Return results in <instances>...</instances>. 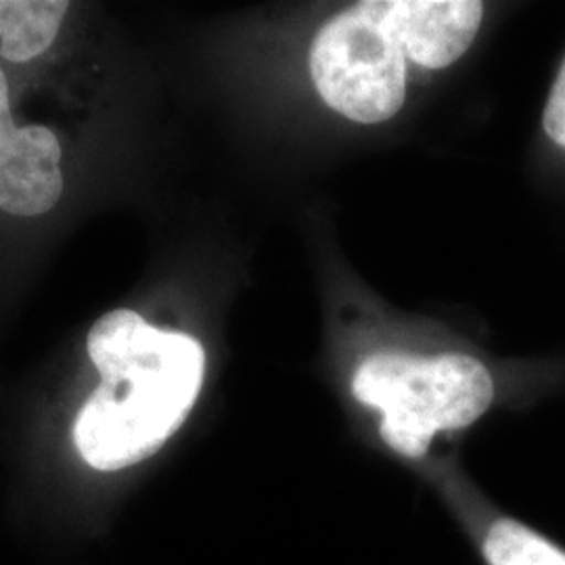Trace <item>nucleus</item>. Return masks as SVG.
<instances>
[{
    "label": "nucleus",
    "mask_w": 565,
    "mask_h": 565,
    "mask_svg": "<svg viewBox=\"0 0 565 565\" xmlns=\"http://www.w3.org/2000/svg\"><path fill=\"white\" fill-rule=\"evenodd\" d=\"M86 350L102 384L82 404L74 424L82 459L99 471H121L153 457L200 398L202 343L118 308L90 327Z\"/></svg>",
    "instance_id": "f257e3e1"
},
{
    "label": "nucleus",
    "mask_w": 565,
    "mask_h": 565,
    "mask_svg": "<svg viewBox=\"0 0 565 565\" xmlns=\"http://www.w3.org/2000/svg\"><path fill=\"white\" fill-rule=\"evenodd\" d=\"M354 403L377 415L380 440L404 461H424L438 436L480 422L497 396L492 373L473 356L375 352L354 369Z\"/></svg>",
    "instance_id": "f03ea898"
},
{
    "label": "nucleus",
    "mask_w": 565,
    "mask_h": 565,
    "mask_svg": "<svg viewBox=\"0 0 565 565\" xmlns=\"http://www.w3.org/2000/svg\"><path fill=\"white\" fill-rule=\"evenodd\" d=\"M406 61L380 0H364L319 30L310 46V76L331 109L359 124H380L404 105Z\"/></svg>",
    "instance_id": "7ed1b4c3"
},
{
    "label": "nucleus",
    "mask_w": 565,
    "mask_h": 565,
    "mask_svg": "<svg viewBox=\"0 0 565 565\" xmlns=\"http://www.w3.org/2000/svg\"><path fill=\"white\" fill-rule=\"evenodd\" d=\"M63 193L61 142L46 126H18L9 105V82L0 70V210L41 216Z\"/></svg>",
    "instance_id": "20e7f679"
},
{
    "label": "nucleus",
    "mask_w": 565,
    "mask_h": 565,
    "mask_svg": "<svg viewBox=\"0 0 565 565\" xmlns=\"http://www.w3.org/2000/svg\"><path fill=\"white\" fill-rule=\"evenodd\" d=\"M385 23L406 60L443 70L467 53L484 18L478 0H380Z\"/></svg>",
    "instance_id": "39448f33"
},
{
    "label": "nucleus",
    "mask_w": 565,
    "mask_h": 565,
    "mask_svg": "<svg viewBox=\"0 0 565 565\" xmlns=\"http://www.w3.org/2000/svg\"><path fill=\"white\" fill-rule=\"evenodd\" d=\"M448 513L486 565H565V551L524 522L497 511L471 488H443Z\"/></svg>",
    "instance_id": "423d86ee"
},
{
    "label": "nucleus",
    "mask_w": 565,
    "mask_h": 565,
    "mask_svg": "<svg viewBox=\"0 0 565 565\" xmlns=\"http://www.w3.org/2000/svg\"><path fill=\"white\" fill-rule=\"evenodd\" d=\"M67 9L65 0H0V57L36 60L57 39Z\"/></svg>",
    "instance_id": "0eeeda50"
},
{
    "label": "nucleus",
    "mask_w": 565,
    "mask_h": 565,
    "mask_svg": "<svg viewBox=\"0 0 565 565\" xmlns=\"http://www.w3.org/2000/svg\"><path fill=\"white\" fill-rule=\"evenodd\" d=\"M543 126L546 137L565 149V60L548 95Z\"/></svg>",
    "instance_id": "6e6552de"
}]
</instances>
